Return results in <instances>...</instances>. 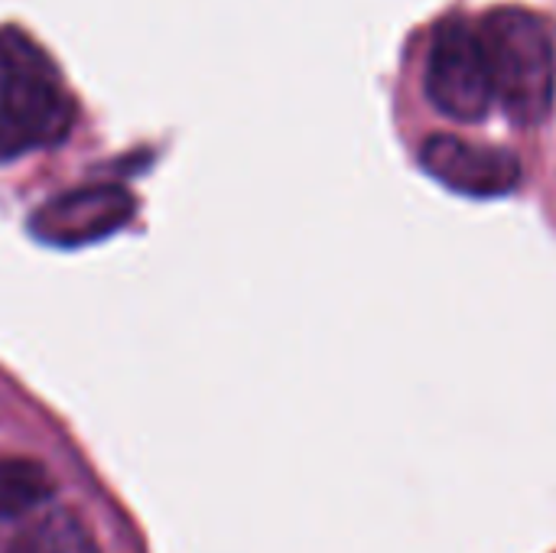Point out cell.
Listing matches in <instances>:
<instances>
[{"instance_id":"obj_1","label":"cell","mask_w":556,"mask_h":553,"mask_svg":"<svg viewBox=\"0 0 556 553\" xmlns=\"http://www.w3.org/2000/svg\"><path fill=\"white\" fill-rule=\"evenodd\" d=\"M476 29L505 114L521 127L547 121L556 95L554 23L528 7H498Z\"/></svg>"},{"instance_id":"obj_3","label":"cell","mask_w":556,"mask_h":553,"mask_svg":"<svg viewBox=\"0 0 556 553\" xmlns=\"http://www.w3.org/2000/svg\"><path fill=\"white\" fill-rule=\"evenodd\" d=\"M427 98L440 114L463 124L482 121L495 104L492 72L479 42V29L463 16L443 20L433 33L427 62Z\"/></svg>"},{"instance_id":"obj_2","label":"cell","mask_w":556,"mask_h":553,"mask_svg":"<svg viewBox=\"0 0 556 553\" xmlns=\"http://www.w3.org/2000/svg\"><path fill=\"white\" fill-rule=\"evenodd\" d=\"M75 108L46 52L16 26L0 29V160L59 143Z\"/></svg>"},{"instance_id":"obj_6","label":"cell","mask_w":556,"mask_h":553,"mask_svg":"<svg viewBox=\"0 0 556 553\" xmlns=\"http://www.w3.org/2000/svg\"><path fill=\"white\" fill-rule=\"evenodd\" d=\"M55 492L49 469L29 456H0V518H23Z\"/></svg>"},{"instance_id":"obj_5","label":"cell","mask_w":556,"mask_h":553,"mask_svg":"<svg viewBox=\"0 0 556 553\" xmlns=\"http://www.w3.org/2000/svg\"><path fill=\"white\" fill-rule=\"evenodd\" d=\"M420 163L437 183L472 199H498L521 183V160L511 150L469 143L456 134H433L420 147Z\"/></svg>"},{"instance_id":"obj_7","label":"cell","mask_w":556,"mask_h":553,"mask_svg":"<svg viewBox=\"0 0 556 553\" xmlns=\"http://www.w3.org/2000/svg\"><path fill=\"white\" fill-rule=\"evenodd\" d=\"M26 553H101L85 521L65 508L49 512L26 538Z\"/></svg>"},{"instance_id":"obj_4","label":"cell","mask_w":556,"mask_h":553,"mask_svg":"<svg viewBox=\"0 0 556 553\" xmlns=\"http://www.w3.org/2000/svg\"><path fill=\"white\" fill-rule=\"evenodd\" d=\"M130 218L134 196L124 186H81L42 202L29 218V231L49 248L72 251L111 238Z\"/></svg>"}]
</instances>
